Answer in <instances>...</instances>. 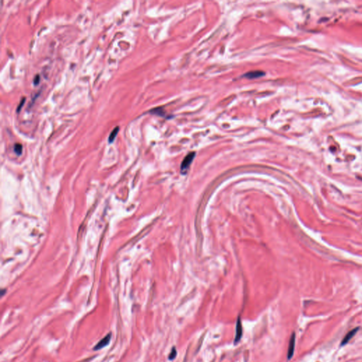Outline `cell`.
<instances>
[{
  "label": "cell",
  "mask_w": 362,
  "mask_h": 362,
  "mask_svg": "<svg viewBox=\"0 0 362 362\" xmlns=\"http://www.w3.org/2000/svg\"><path fill=\"white\" fill-rule=\"evenodd\" d=\"M195 153L191 152L185 157V159H183L182 162V164H181V172H182V173H186L187 171L189 169L190 166L194 158H195Z\"/></svg>",
  "instance_id": "1"
},
{
  "label": "cell",
  "mask_w": 362,
  "mask_h": 362,
  "mask_svg": "<svg viewBox=\"0 0 362 362\" xmlns=\"http://www.w3.org/2000/svg\"><path fill=\"white\" fill-rule=\"evenodd\" d=\"M295 342H296V335H295V333H293L292 337H291V338H290L289 344L288 354H287L288 359H292L293 355H294V349H295Z\"/></svg>",
  "instance_id": "2"
},
{
  "label": "cell",
  "mask_w": 362,
  "mask_h": 362,
  "mask_svg": "<svg viewBox=\"0 0 362 362\" xmlns=\"http://www.w3.org/2000/svg\"><path fill=\"white\" fill-rule=\"evenodd\" d=\"M262 76H265L264 72H262V71H260V70H255V71H251V72L245 73V74L243 75V77H246L247 79H254L260 78V77H261Z\"/></svg>",
  "instance_id": "3"
},
{
  "label": "cell",
  "mask_w": 362,
  "mask_h": 362,
  "mask_svg": "<svg viewBox=\"0 0 362 362\" xmlns=\"http://www.w3.org/2000/svg\"><path fill=\"white\" fill-rule=\"evenodd\" d=\"M111 334H109V335L105 336L104 338H103V339L96 344V347H94V350H101V349L105 347V346L108 344V343L110 342V340H111Z\"/></svg>",
  "instance_id": "4"
},
{
  "label": "cell",
  "mask_w": 362,
  "mask_h": 362,
  "mask_svg": "<svg viewBox=\"0 0 362 362\" xmlns=\"http://www.w3.org/2000/svg\"><path fill=\"white\" fill-rule=\"evenodd\" d=\"M241 337H242V326H241V321L240 318H238L236 323V337H235L234 339V344L238 343L240 341Z\"/></svg>",
  "instance_id": "5"
},
{
  "label": "cell",
  "mask_w": 362,
  "mask_h": 362,
  "mask_svg": "<svg viewBox=\"0 0 362 362\" xmlns=\"http://www.w3.org/2000/svg\"><path fill=\"white\" fill-rule=\"evenodd\" d=\"M358 330H359V327H357V328L353 329L351 331L349 332V333L347 334V335L345 336V337L343 338V340H342L341 345L343 346V345H344V344H346L347 343V342L350 341V340L352 339V338L354 337L355 335H356L357 332L358 331Z\"/></svg>",
  "instance_id": "6"
},
{
  "label": "cell",
  "mask_w": 362,
  "mask_h": 362,
  "mask_svg": "<svg viewBox=\"0 0 362 362\" xmlns=\"http://www.w3.org/2000/svg\"><path fill=\"white\" fill-rule=\"evenodd\" d=\"M152 114H154V115H159V116H161V117H165V115H166V113L164 111V110H163V108H154L152 110V111H150Z\"/></svg>",
  "instance_id": "7"
},
{
  "label": "cell",
  "mask_w": 362,
  "mask_h": 362,
  "mask_svg": "<svg viewBox=\"0 0 362 362\" xmlns=\"http://www.w3.org/2000/svg\"><path fill=\"white\" fill-rule=\"evenodd\" d=\"M119 130H120L119 127H116L115 129H113V130L112 131L111 134H110V136L108 137L109 143H112V142H113V141L115 139L116 136L118 135V132H119Z\"/></svg>",
  "instance_id": "8"
},
{
  "label": "cell",
  "mask_w": 362,
  "mask_h": 362,
  "mask_svg": "<svg viewBox=\"0 0 362 362\" xmlns=\"http://www.w3.org/2000/svg\"><path fill=\"white\" fill-rule=\"evenodd\" d=\"M14 152L17 155H21V153H22V149H23V147H22V145H21V144H16L14 145Z\"/></svg>",
  "instance_id": "9"
},
{
  "label": "cell",
  "mask_w": 362,
  "mask_h": 362,
  "mask_svg": "<svg viewBox=\"0 0 362 362\" xmlns=\"http://www.w3.org/2000/svg\"><path fill=\"white\" fill-rule=\"evenodd\" d=\"M176 355H177V352H176V350L175 347H173L172 349V351L171 352V354L169 355V359H171V360H173L176 358Z\"/></svg>",
  "instance_id": "10"
},
{
  "label": "cell",
  "mask_w": 362,
  "mask_h": 362,
  "mask_svg": "<svg viewBox=\"0 0 362 362\" xmlns=\"http://www.w3.org/2000/svg\"><path fill=\"white\" fill-rule=\"evenodd\" d=\"M25 101H26V98H23L22 99H21L20 103H19V105H18V107H17V109H16V112H17V113H19V112L21 111V108H23V105H24Z\"/></svg>",
  "instance_id": "11"
},
{
  "label": "cell",
  "mask_w": 362,
  "mask_h": 362,
  "mask_svg": "<svg viewBox=\"0 0 362 362\" xmlns=\"http://www.w3.org/2000/svg\"><path fill=\"white\" fill-rule=\"evenodd\" d=\"M33 83H34V84H35L36 86L38 85V84L40 83V76L38 74L36 75V77H34Z\"/></svg>",
  "instance_id": "12"
}]
</instances>
